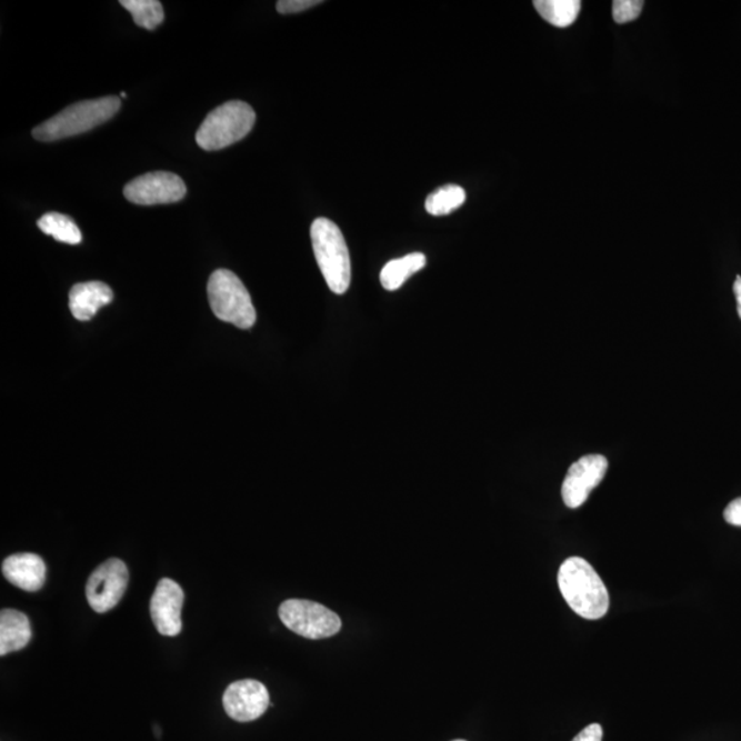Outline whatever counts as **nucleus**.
Wrapping results in <instances>:
<instances>
[{
    "label": "nucleus",
    "instance_id": "nucleus-1",
    "mask_svg": "<svg viewBox=\"0 0 741 741\" xmlns=\"http://www.w3.org/2000/svg\"><path fill=\"white\" fill-rule=\"evenodd\" d=\"M558 583L565 603L585 620H600L609 611V591L585 559H565L559 569Z\"/></svg>",
    "mask_w": 741,
    "mask_h": 741
},
{
    "label": "nucleus",
    "instance_id": "nucleus-2",
    "mask_svg": "<svg viewBox=\"0 0 741 741\" xmlns=\"http://www.w3.org/2000/svg\"><path fill=\"white\" fill-rule=\"evenodd\" d=\"M120 108V98L113 96L73 103L43 124L34 127L32 136L40 142H56L80 136L113 119Z\"/></svg>",
    "mask_w": 741,
    "mask_h": 741
},
{
    "label": "nucleus",
    "instance_id": "nucleus-3",
    "mask_svg": "<svg viewBox=\"0 0 741 741\" xmlns=\"http://www.w3.org/2000/svg\"><path fill=\"white\" fill-rule=\"evenodd\" d=\"M311 239L313 253L326 283L332 293H347L352 279V267H350L348 244L340 227L329 219L319 218L312 223Z\"/></svg>",
    "mask_w": 741,
    "mask_h": 741
},
{
    "label": "nucleus",
    "instance_id": "nucleus-4",
    "mask_svg": "<svg viewBox=\"0 0 741 741\" xmlns=\"http://www.w3.org/2000/svg\"><path fill=\"white\" fill-rule=\"evenodd\" d=\"M254 122L256 113L250 104L241 101L220 104L198 128L197 144L207 151L229 148L247 137Z\"/></svg>",
    "mask_w": 741,
    "mask_h": 741
},
{
    "label": "nucleus",
    "instance_id": "nucleus-5",
    "mask_svg": "<svg viewBox=\"0 0 741 741\" xmlns=\"http://www.w3.org/2000/svg\"><path fill=\"white\" fill-rule=\"evenodd\" d=\"M208 297L214 317L238 329H252L257 313L242 280L229 270H218L208 282Z\"/></svg>",
    "mask_w": 741,
    "mask_h": 741
},
{
    "label": "nucleus",
    "instance_id": "nucleus-6",
    "mask_svg": "<svg viewBox=\"0 0 741 741\" xmlns=\"http://www.w3.org/2000/svg\"><path fill=\"white\" fill-rule=\"evenodd\" d=\"M279 618L291 632L311 640L332 638L342 627L334 611L309 600H286L279 607Z\"/></svg>",
    "mask_w": 741,
    "mask_h": 741
},
{
    "label": "nucleus",
    "instance_id": "nucleus-7",
    "mask_svg": "<svg viewBox=\"0 0 741 741\" xmlns=\"http://www.w3.org/2000/svg\"><path fill=\"white\" fill-rule=\"evenodd\" d=\"M128 569L120 559H109L92 571L86 585V597L91 609L104 614L120 603L128 587Z\"/></svg>",
    "mask_w": 741,
    "mask_h": 741
},
{
    "label": "nucleus",
    "instance_id": "nucleus-8",
    "mask_svg": "<svg viewBox=\"0 0 741 741\" xmlns=\"http://www.w3.org/2000/svg\"><path fill=\"white\" fill-rule=\"evenodd\" d=\"M187 187L183 179L172 172H150L131 180L124 187V197L137 206H167L182 201Z\"/></svg>",
    "mask_w": 741,
    "mask_h": 741
},
{
    "label": "nucleus",
    "instance_id": "nucleus-9",
    "mask_svg": "<svg viewBox=\"0 0 741 741\" xmlns=\"http://www.w3.org/2000/svg\"><path fill=\"white\" fill-rule=\"evenodd\" d=\"M609 462L602 454H587L570 465L562 487V498L569 509H579L592 490L600 485L605 477Z\"/></svg>",
    "mask_w": 741,
    "mask_h": 741
},
{
    "label": "nucleus",
    "instance_id": "nucleus-10",
    "mask_svg": "<svg viewBox=\"0 0 741 741\" xmlns=\"http://www.w3.org/2000/svg\"><path fill=\"white\" fill-rule=\"evenodd\" d=\"M226 713L238 722L259 720L271 705L270 692L260 681L232 682L223 697Z\"/></svg>",
    "mask_w": 741,
    "mask_h": 741
},
{
    "label": "nucleus",
    "instance_id": "nucleus-11",
    "mask_svg": "<svg viewBox=\"0 0 741 741\" xmlns=\"http://www.w3.org/2000/svg\"><path fill=\"white\" fill-rule=\"evenodd\" d=\"M183 603L184 592L178 582L162 579L157 583L150 603L151 620L154 622L157 632L167 638H174L182 633Z\"/></svg>",
    "mask_w": 741,
    "mask_h": 741
},
{
    "label": "nucleus",
    "instance_id": "nucleus-12",
    "mask_svg": "<svg viewBox=\"0 0 741 741\" xmlns=\"http://www.w3.org/2000/svg\"><path fill=\"white\" fill-rule=\"evenodd\" d=\"M46 571L43 559L34 553H16L2 563L4 579L26 592H38L43 588Z\"/></svg>",
    "mask_w": 741,
    "mask_h": 741
},
{
    "label": "nucleus",
    "instance_id": "nucleus-13",
    "mask_svg": "<svg viewBox=\"0 0 741 741\" xmlns=\"http://www.w3.org/2000/svg\"><path fill=\"white\" fill-rule=\"evenodd\" d=\"M114 299L113 290L107 283L92 282L74 284L69 293V308L74 319L89 322L99 309L109 306Z\"/></svg>",
    "mask_w": 741,
    "mask_h": 741
},
{
    "label": "nucleus",
    "instance_id": "nucleus-14",
    "mask_svg": "<svg viewBox=\"0 0 741 741\" xmlns=\"http://www.w3.org/2000/svg\"><path fill=\"white\" fill-rule=\"evenodd\" d=\"M32 639L28 617L17 610L0 612V655L26 649Z\"/></svg>",
    "mask_w": 741,
    "mask_h": 741
},
{
    "label": "nucleus",
    "instance_id": "nucleus-15",
    "mask_svg": "<svg viewBox=\"0 0 741 741\" xmlns=\"http://www.w3.org/2000/svg\"><path fill=\"white\" fill-rule=\"evenodd\" d=\"M425 262L428 261H425L423 253H411L402 257V259L389 261L383 267L381 277H379L383 289L389 291L399 290L413 273L423 270Z\"/></svg>",
    "mask_w": 741,
    "mask_h": 741
},
{
    "label": "nucleus",
    "instance_id": "nucleus-16",
    "mask_svg": "<svg viewBox=\"0 0 741 741\" xmlns=\"http://www.w3.org/2000/svg\"><path fill=\"white\" fill-rule=\"evenodd\" d=\"M534 8L553 27L568 28L581 11L580 0H535Z\"/></svg>",
    "mask_w": 741,
    "mask_h": 741
},
{
    "label": "nucleus",
    "instance_id": "nucleus-17",
    "mask_svg": "<svg viewBox=\"0 0 741 741\" xmlns=\"http://www.w3.org/2000/svg\"><path fill=\"white\" fill-rule=\"evenodd\" d=\"M39 229L46 236H50L58 242L68 244H79L83 241V236L79 230L78 224L67 214L50 212L42 216L38 221Z\"/></svg>",
    "mask_w": 741,
    "mask_h": 741
},
{
    "label": "nucleus",
    "instance_id": "nucleus-18",
    "mask_svg": "<svg viewBox=\"0 0 741 741\" xmlns=\"http://www.w3.org/2000/svg\"><path fill=\"white\" fill-rule=\"evenodd\" d=\"M120 4L130 11L138 27L149 29V31H154L166 19L159 0H121Z\"/></svg>",
    "mask_w": 741,
    "mask_h": 741
},
{
    "label": "nucleus",
    "instance_id": "nucleus-19",
    "mask_svg": "<svg viewBox=\"0 0 741 741\" xmlns=\"http://www.w3.org/2000/svg\"><path fill=\"white\" fill-rule=\"evenodd\" d=\"M465 191L458 184H447L431 192L425 200V210L433 216H445L463 206Z\"/></svg>",
    "mask_w": 741,
    "mask_h": 741
},
{
    "label": "nucleus",
    "instance_id": "nucleus-20",
    "mask_svg": "<svg viewBox=\"0 0 741 741\" xmlns=\"http://www.w3.org/2000/svg\"><path fill=\"white\" fill-rule=\"evenodd\" d=\"M644 2L641 0H615L612 3V16L618 23H627L639 19Z\"/></svg>",
    "mask_w": 741,
    "mask_h": 741
},
{
    "label": "nucleus",
    "instance_id": "nucleus-21",
    "mask_svg": "<svg viewBox=\"0 0 741 741\" xmlns=\"http://www.w3.org/2000/svg\"><path fill=\"white\" fill-rule=\"evenodd\" d=\"M322 2L320 0H279L277 10L280 14H296L314 8Z\"/></svg>",
    "mask_w": 741,
    "mask_h": 741
},
{
    "label": "nucleus",
    "instance_id": "nucleus-22",
    "mask_svg": "<svg viewBox=\"0 0 741 741\" xmlns=\"http://www.w3.org/2000/svg\"><path fill=\"white\" fill-rule=\"evenodd\" d=\"M723 518L732 527L741 528V498L729 503L725 511H723Z\"/></svg>",
    "mask_w": 741,
    "mask_h": 741
},
{
    "label": "nucleus",
    "instance_id": "nucleus-23",
    "mask_svg": "<svg viewBox=\"0 0 741 741\" xmlns=\"http://www.w3.org/2000/svg\"><path fill=\"white\" fill-rule=\"evenodd\" d=\"M603 729L599 723H591L583 731H581L573 741H602Z\"/></svg>",
    "mask_w": 741,
    "mask_h": 741
},
{
    "label": "nucleus",
    "instance_id": "nucleus-24",
    "mask_svg": "<svg viewBox=\"0 0 741 741\" xmlns=\"http://www.w3.org/2000/svg\"><path fill=\"white\" fill-rule=\"evenodd\" d=\"M733 291H734V296H737L738 312H739V317L741 319V277H738L737 280H734Z\"/></svg>",
    "mask_w": 741,
    "mask_h": 741
},
{
    "label": "nucleus",
    "instance_id": "nucleus-25",
    "mask_svg": "<svg viewBox=\"0 0 741 741\" xmlns=\"http://www.w3.org/2000/svg\"><path fill=\"white\" fill-rule=\"evenodd\" d=\"M454 741H464V740H454Z\"/></svg>",
    "mask_w": 741,
    "mask_h": 741
}]
</instances>
